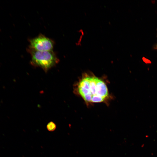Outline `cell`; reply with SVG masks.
<instances>
[{
    "instance_id": "1",
    "label": "cell",
    "mask_w": 157,
    "mask_h": 157,
    "mask_svg": "<svg viewBox=\"0 0 157 157\" xmlns=\"http://www.w3.org/2000/svg\"><path fill=\"white\" fill-rule=\"evenodd\" d=\"M74 89L75 92L87 103L104 102L109 97L105 82L92 74H83L76 84Z\"/></svg>"
},
{
    "instance_id": "2",
    "label": "cell",
    "mask_w": 157,
    "mask_h": 157,
    "mask_svg": "<svg viewBox=\"0 0 157 157\" xmlns=\"http://www.w3.org/2000/svg\"><path fill=\"white\" fill-rule=\"evenodd\" d=\"M27 51L31 56V64L41 68L46 72L59 62L56 54L52 50L40 51L28 48Z\"/></svg>"
},
{
    "instance_id": "3",
    "label": "cell",
    "mask_w": 157,
    "mask_h": 157,
    "mask_svg": "<svg viewBox=\"0 0 157 157\" xmlns=\"http://www.w3.org/2000/svg\"><path fill=\"white\" fill-rule=\"evenodd\" d=\"M29 48L40 51H52L54 44L51 39L40 34L29 40Z\"/></svg>"
},
{
    "instance_id": "4",
    "label": "cell",
    "mask_w": 157,
    "mask_h": 157,
    "mask_svg": "<svg viewBox=\"0 0 157 157\" xmlns=\"http://www.w3.org/2000/svg\"><path fill=\"white\" fill-rule=\"evenodd\" d=\"M47 128L49 131H52L56 129V125L54 123L51 121L48 123L47 126Z\"/></svg>"
},
{
    "instance_id": "5",
    "label": "cell",
    "mask_w": 157,
    "mask_h": 157,
    "mask_svg": "<svg viewBox=\"0 0 157 157\" xmlns=\"http://www.w3.org/2000/svg\"><path fill=\"white\" fill-rule=\"evenodd\" d=\"M154 48H155V49H157V44L156 45V46H155V47Z\"/></svg>"
}]
</instances>
